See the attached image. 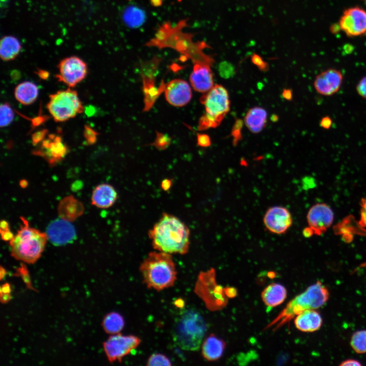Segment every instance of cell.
Masks as SVG:
<instances>
[{
  "mask_svg": "<svg viewBox=\"0 0 366 366\" xmlns=\"http://www.w3.org/2000/svg\"><path fill=\"white\" fill-rule=\"evenodd\" d=\"M188 19L179 21L174 25L167 21L160 26L155 37L146 42L147 47H156L159 49L170 48L191 59L193 64H201L211 66L214 59L203 52L205 48L210 47L204 41L194 42V34L182 32L188 26Z\"/></svg>",
  "mask_w": 366,
  "mask_h": 366,
  "instance_id": "6da1fadb",
  "label": "cell"
},
{
  "mask_svg": "<svg viewBox=\"0 0 366 366\" xmlns=\"http://www.w3.org/2000/svg\"><path fill=\"white\" fill-rule=\"evenodd\" d=\"M153 248L168 254L184 255L190 246V230L176 217L164 212L148 231Z\"/></svg>",
  "mask_w": 366,
  "mask_h": 366,
  "instance_id": "7a4b0ae2",
  "label": "cell"
},
{
  "mask_svg": "<svg viewBox=\"0 0 366 366\" xmlns=\"http://www.w3.org/2000/svg\"><path fill=\"white\" fill-rule=\"evenodd\" d=\"M148 288L160 291L173 286L176 280L175 264L170 254L150 252L139 267Z\"/></svg>",
  "mask_w": 366,
  "mask_h": 366,
  "instance_id": "3957f363",
  "label": "cell"
},
{
  "mask_svg": "<svg viewBox=\"0 0 366 366\" xmlns=\"http://www.w3.org/2000/svg\"><path fill=\"white\" fill-rule=\"evenodd\" d=\"M207 330V325L201 315L194 309L182 311L174 323L172 336L174 343L183 350L195 351L199 349Z\"/></svg>",
  "mask_w": 366,
  "mask_h": 366,
  "instance_id": "277c9868",
  "label": "cell"
},
{
  "mask_svg": "<svg viewBox=\"0 0 366 366\" xmlns=\"http://www.w3.org/2000/svg\"><path fill=\"white\" fill-rule=\"evenodd\" d=\"M22 221L23 225L10 241L11 255L24 262L34 263L41 257L48 238L46 233L30 227L25 220Z\"/></svg>",
  "mask_w": 366,
  "mask_h": 366,
  "instance_id": "5b68a950",
  "label": "cell"
},
{
  "mask_svg": "<svg viewBox=\"0 0 366 366\" xmlns=\"http://www.w3.org/2000/svg\"><path fill=\"white\" fill-rule=\"evenodd\" d=\"M328 298L327 288L318 281L289 302L270 325L277 322L279 323V326L281 325L306 310L321 308L326 303Z\"/></svg>",
  "mask_w": 366,
  "mask_h": 366,
  "instance_id": "8992f818",
  "label": "cell"
},
{
  "mask_svg": "<svg viewBox=\"0 0 366 366\" xmlns=\"http://www.w3.org/2000/svg\"><path fill=\"white\" fill-rule=\"evenodd\" d=\"M200 102L205 109L199 120L198 129L200 131L219 126L230 109L228 92L220 84H216L201 96Z\"/></svg>",
  "mask_w": 366,
  "mask_h": 366,
  "instance_id": "52a82bcc",
  "label": "cell"
},
{
  "mask_svg": "<svg viewBox=\"0 0 366 366\" xmlns=\"http://www.w3.org/2000/svg\"><path fill=\"white\" fill-rule=\"evenodd\" d=\"M47 108L56 122L68 120L84 111L77 92L70 87L50 95Z\"/></svg>",
  "mask_w": 366,
  "mask_h": 366,
  "instance_id": "ba28073f",
  "label": "cell"
},
{
  "mask_svg": "<svg viewBox=\"0 0 366 366\" xmlns=\"http://www.w3.org/2000/svg\"><path fill=\"white\" fill-rule=\"evenodd\" d=\"M195 292L211 310L222 309L227 303L225 289L216 284L213 268L200 273Z\"/></svg>",
  "mask_w": 366,
  "mask_h": 366,
  "instance_id": "9c48e42d",
  "label": "cell"
},
{
  "mask_svg": "<svg viewBox=\"0 0 366 366\" xmlns=\"http://www.w3.org/2000/svg\"><path fill=\"white\" fill-rule=\"evenodd\" d=\"M56 78L70 88L75 87L82 81L87 74L85 62L76 56L66 57L60 61Z\"/></svg>",
  "mask_w": 366,
  "mask_h": 366,
  "instance_id": "30bf717a",
  "label": "cell"
},
{
  "mask_svg": "<svg viewBox=\"0 0 366 366\" xmlns=\"http://www.w3.org/2000/svg\"><path fill=\"white\" fill-rule=\"evenodd\" d=\"M140 339L135 336H124L120 333L111 336L103 343L104 350L110 363L116 360L121 362L123 358L135 349Z\"/></svg>",
  "mask_w": 366,
  "mask_h": 366,
  "instance_id": "8fae6325",
  "label": "cell"
},
{
  "mask_svg": "<svg viewBox=\"0 0 366 366\" xmlns=\"http://www.w3.org/2000/svg\"><path fill=\"white\" fill-rule=\"evenodd\" d=\"M338 26L348 37H358L366 34V11L358 6L345 9Z\"/></svg>",
  "mask_w": 366,
  "mask_h": 366,
  "instance_id": "7c38bea8",
  "label": "cell"
},
{
  "mask_svg": "<svg viewBox=\"0 0 366 366\" xmlns=\"http://www.w3.org/2000/svg\"><path fill=\"white\" fill-rule=\"evenodd\" d=\"M265 228L271 233L283 234L292 224V217L289 210L285 207L274 206L269 208L263 217Z\"/></svg>",
  "mask_w": 366,
  "mask_h": 366,
  "instance_id": "4fadbf2b",
  "label": "cell"
},
{
  "mask_svg": "<svg viewBox=\"0 0 366 366\" xmlns=\"http://www.w3.org/2000/svg\"><path fill=\"white\" fill-rule=\"evenodd\" d=\"M68 148L60 135L48 134L41 142L40 147L34 154L40 155L50 164L60 161L67 155Z\"/></svg>",
  "mask_w": 366,
  "mask_h": 366,
  "instance_id": "5bb4252c",
  "label": "cell"
},
{
  "mask_svg": "<svg viewBox=\"0 0 366 366\" xmlns=\"http://www.w3.org/2000/svg\"><path fill=\"white\" fill-rule=\"evenodd\" d=\"M309 227L314 233L320 235L331 226L333 213L331 208L325 203H317L309 209L307 216Z\"/></svg>",
  "mask_w": 366,
  "mask_h": 366,
  "instance_id": "9a60e30c",
  "label": "cell"
},
{
  "mask_svg": "<svg viewBox=\"0 0 366 366\" xmlns=\"http://www.w3.org/2000/svg\"><path fill=\"white\" fill-rule=\"evenodd\" d=\"M343 80V75L340 70L330 68L322 71L316 77L314 86L319 94L330 96L339 91Z\"/></svg>",
  "mask_w": 366,
  "mask_h": 366,
  "instance_id": "2e32d148",
  "label": "cell"
},
{
  "mask_svg": "<svg viewBox=\"0 0 366 366\" xmlns=\"http://www.w3.org/2000/svg\"><path fill=\"white\" fill-rule=\"evenodd\" d=\"M46 234L52 243L56 246L69 243L76 237V231L73 225L61 219L51 222L47 228Z\"/></svg>",
  "mask_w": 366,
  "mask_h": 366,
  "instance_id": "e0dca14e",
  "label": "cell"
},
{
  "mask_svg": "<svg viewBox=\"0 0 366 366\" xmlns=\"http://www.w3.org/2000/svg\"><path fill=\"white\" fill-rule=\"evenodd\" d=\"M164 93L167 101L176 107L187 105L192 98V90L189 84L181 79L170 81L166 84Z\"/></svg>",
  "mask_w": 366,
  "mask_h": 366,
  "instance_id": "ac0fdd59",
  "label": "cell"
},
{
  "mask_svg": "<svg viewBox=\"0 0 366 366\" xmlns=\"http://www.w3.org/2000/svg\"><path fill=\"white\" fill-rule=\"evenodd\" d=\"M209 65L194 64L190 81L194 90L200 93H206L214 85L212 72Z\"/></svg>",
  "mask_w": 366,
  "mask_h": 366,
  "instance_id": "d6986e66",
  "label": "cell"
},
{
  "mask_svg": "<svg viewBox=\"0 0 366 366\" xmlns=\"http://www.w3.org/2000/svg\"><path fill=\"white\" fill-rule=\"evenodd\" d=\"M117 198V193L113 186L102 184L94 190L92 201L95 206L101 208H107L113 205Z\"/></svg>",
  "mask_w": 366,
  "mask_h": 366,
  "instance_id": "ffe728a7",
  "label": "cell"
},
{
  "mask_svg": "<svg viewBox=\"0 0 366 366\" xmlns=\"http://www.w3.org/2000/svg\"><path fill=\"white\" fill-rule=\"evenodd\" d=\"M294 324L298 330L311 332L320 328L322 318L320 314L314 310H307L296 316Z\"/></svg>",
  "mask_w": 366,
  "mask_h": 366,
  "instance_id": "44dd1931",
  "label": "cell"
},
{
  "mask_svg": "<svg viewBox=\"0 0 366 366\" xmlns=\"http://www.w3.org/2000/svg\"><path fill=\"white\" fill-rule=\"evenodd\" d=\"M225 342L211 334L204 341L202 346V355L208 361H215L223 355L225 348Z\"/></svg>",
  "mask_w": 366,
  "mask_h": 366,
  "instance_id": "7402d4cb",
  "label": "cell"
},
{
  "mask_svg": "<svg viewBox=\"0 0 366 366\" xmlns=\"http://www.w3.org/2000/svg\"><path fill=\"white\" fill-rule=\"evenodd\" d=\"M267 117L266 110L260 107H254L248 111L245 116L244 122L251 132L258 133L264 128Z\"/></svg>",
  "mask_w": 366,
  "mask_h": 366,
  "instance_id": "603a6c76",
  "label": "cell"
},
{
  "mask_svg": "<svg viewBox=\"0 0 366 366\" xmlns=\"http://www.w3.org/2000/svg\"><path fill=\"white\" fill-rule=\"evenodd\" d=\"M287 297V290L285 287L279 283H272L262 291L261 298L268 307L272 308L282 303Z\"/></svg>",
  "mask_w": 366,
  "mask_h": 366,
  "instance_id": "cb8c5ba5",
  "label": "cell"
},
{
  "mask_svg": "<svg viewBox=\"0 0 366 366\" xmlns=\"http://www.w3.org/2000/svg\"><path fill=\"white\" fill-rule=\"evenodd\" d=\"M121 18L124 23L129 28H137L141 26L146 21L145 11L134 5L126 6L121 12Z\"/></svg>",
  "mask_w": 366,
  "mask_h": 366,
  "instance_id": "d4e9b609",
  "label": "cell"
},
{
  "mask_svg": "<svg viewBox=\"0 0 366 366\" xmlns=\"http://www.w3.org/2000/svg\"><path fill=\"white\" fill-rule=\"evenodd\" d=\"M39 95L36 84L30 81H24L18 84L15 88L14 96L21 104L28 105L34 103Z\"/></svg>",
  "mask_w": 366,
  "mask_h": 366,
  "instance_id": "484cf974",
  "label": "cell"
},
{
  "mask_svg": "<svg viewBox=\"0 0 366 366\" xmlns=\"http://www.w3.org/2000/svg\"><path fill=\"white\" fill-rule=\"evenodd\" d=\"M143 89L144 94V111L149 110L154 104L156 99L165 90L166 84L162 82L157 87L155 84V78H142Z\"/></svg>",
  "mask_w": 366,
  "mask_h": 366,
  "instance_id": "4316f807",
  "label": "cell"
},
{
  "mask_svg": "<svg viewBox=\"0 0 366 366\" xmlns=\"http://www.w3.org/2000/svg\"><path fill=\"white\" fill-rule=\"evenodd\" d=\"M21 48V44L16 37L12 36H5L1 40V57L5 61L13 60L19 54Z\"/></svg>",
  "mask_w": 366,
  "mask_h": 366,
  "instance_id": "83f0119b",
  "label": "cell"
},
{
  "mask_svg": "<svg viewBox=\"0 0 366 366\" xmlns=\"http://www.w3.org/2000/svg\"><path fill=\"white\" fill-rule=\"evenodd\" d=\"M124 325L125 321L123 317L116 312L108 314L102 322V326L105 331L111 334L119 333Z\"/></svg>",
  "mask_w": 366,
  "mask_h": 366,
  "instance_id": "f1b7e54d",
  "label": "cell"
},
{
  "mask_svg": "<svg viewBox=\"0 0 366 366\" xmlns=\"http://www.w3.org/2000/svg\"><path fill=\"white\" fill-rule=\"evenodd\" d=\"M350 345L357 353H365L366 330H360L353 333L351 338Z\"/></svg>",
  "mask_w": 366,
  "mask_h": 366,
  "instance_id": "f546056e",
  "label": "cell"
},
{
  "mask_svg": "<svg viewBox=\"0 0 366 366\" xmlns=\"http://www.w3.org/2000/svg\"><path fill=\"white\" fill-rule=\"evenodd\" d=\"M161 61V58L158 56H154L149 60L143 62L140 66L142 77L155 78Z\"/></svg>",
  "mask_w": 366,
  "mask_h": 366,
  "instance_id": "4dcf8cb0",
  "label": "cell"
},
{
  "mask_svg": "<svg viewBox=\"0 0 366 366\" xmlns=\"http://www.w3.org/2000/svg\"><path fill=\"white\" fill-rule=\"evenodd\" d=\"M13 110L8 103H5L1 105L0 108V125L1 127H6L9 125L14 118Z\"/></svg>",
  "mask_w": 366,
  "mask_h": 366,
  "instance_id": "1f68e13d",
  "label": "cell"
},
{
  "mask_svg": "<svg viewBox=\"0 0 366 366\" xmlns=\"http://www.w3.org/2000/svg\"><path fill=\"white\" fill-rule=\"evenodd\" d=\"M147 365H171L170 360L165 355L154 353L151 355L147 361Z\"/></svg>",
  "mask_w": 366,
  "mask_h": 366,
  "instance_id": "d6a6232c",
  "label": "cell"
},
{
  "mask_svg": "<svg viewBox=\"0 0 366 366\" xmlns=\"http://www.w3.org/2000/svg\"><path fill=\"white\" fill-rule=\"evenodd\" d=\"M171 138L168 135L157 132L156 138L151 144L160 150L166 149L170 144Z\"/></svg>",
  "mask_w": 366,
  "mask_h": 366,
  "instance_id": "836d02e7",
  "label": "cell"
},
{
  "mask_svg": "<svg viewBox=\"0 0 366 366\" xmlns=\"http://www.w3.org/2000/svg\"><path fill=\"white\" fill-rule=\"evenodd\" d=\"M220 76L225 79L232 77L235 74V69L233 65L227 62H223L219 66Z\"/></svg>",
  "mask_w": 366,
  "mask_h": 366,
  "instance_id": "e575fe53",
  "label": "cell"
},
{
  "mask_svg": "<svg viewBox=\"0 0 366 366\" xmlns=\"http://www.w3.org/2000/svg\"><path fill=\"white\" fill-rule=\"evenodd\" d=\"M243 122L241 119H237L232 129V136L233 137V143L234 145H236L238 142L241 139V130L243 126Z\"/></svg>",
  "mask_w": 366,
  "mask_h": 366,
  "instance_id": "d590c367",
  "label": "cell"
},
{
  "mask_svg": "<svg viewBox=\"0 0 366 366\" xmlns=\"http://www.w3.org/2000/svg\"><path fill=\"white\" fill-rule=\"evenodd\" d=\"M83 135L86 143L88 145H92L96 142L98 133L88 125H85L84 126Z\"/></svg>",
  "mask_w": 366,
  "mask_h": 366,
  "instance_id": "8d00e7d4",
  "label": "cell"
},
{
  "mask_svg": "<svg viewBox=\"0 0 366 366\" xmlns=\"http://www.w3.org/2000/svg\"><path fill=\"white\" fill-rule=\"evenodd\" d=\"M48 132L47 130L43 129L34 133L32 136L33 144L36 145L41 143L47 136Z\"/></svg>",
  "mask_w": 366,
  "mask_h": 366,
  "instance_id": "74e56055",
  "label": "cell"
},
{
  "mask_svg": "<svg viewBox=\"0 0 366 366\" xmlns=\"http://www.w3.org/2000/svg\"><path fill=\"white\" fill-rule=\"evenodd\" d=\"M357 94L361 98L366 99V76L361 78L356 86Z\"/></svg>",
  "mask_w": 366,
  "mask_h": 366,
  "instance_id": "f35d334b",
  "label": "cell"
},
{
  "mask_svg": "<svg viewBox=\"0 0 366 366\" xmlns=\"http://www.w3.org/2000/svg\"><path fill=\"white\" fill-rule=\"evenodd\" d=\"M252 61L260 70L266 71L268 70V64L259 55L254 54L252 56Z\"/></svg>",
  "mask_w": 366,
  "mask_h": 366,
  "instance_id": "ab89813d",
  "label": "cell"
},
{
  "mask_svg": "<svg viewBox=\"0 0 366 366\" xmlns=\"http://www.w3.org/2000/svg\"><path fill=\"white\" fill-rule=\"evenodd\" d=\"M197 144L199 146L204 147L210 146L211 141L209 137L205 134H198Z\"/></svg>",
  "mask_w": 366,
  "mask_h": 366,
  "instance_id": "60d3db41",
  "label": "cell"
},
{
  "mask_svg": "<svg viewBox=\"0 0 366 366\" xmlns=\"http://www.w3.org/2000/svg\"><path fill=\"white\" fill-rule=\"evenodd\" d=\"M359 223L362 227H366V198L361 201Z\"/></svg>",
  "mask_w": 366,
  "mask_h": 366,
  "instance_id": "b9f144b4",
  "label": "cell"
},
{
  "mask_svg": "<svg viewBox=\"0 0 366 366\" xmlns=\"http://www.w3.org/2000/svg\"><path fill=\"white\" fill-rule=\"evenodd\" d=\"M332 125V120L329 116H326L322 118L320 122V126L325 129H328L330 128Z\"/></svg>",
  "mask_w": 366,
  "mask_h": 366,
  "instance_id": "7bdbcfd3",
  "label": "cell"
},
{
  "mask_svg": "<svg viewBox=\"0 0 366 366\" xmlns=\"http://www.w3.org/2000/svg\"><path fill=\"white\" fill-rule=\"evenodd\" d=\"M340 365H342V366H351V365H353V366L357 365V366L358 365V366H359V365H361V363L359 361H358L356 360L352 359H347L345 361H342L341 363V364H340Z\"/></svg>",
  "mask_w": 366,
  "mask_h": 366,
  "instance_id": "ee69618b",
  "label": "cell"
},
{
  "mask_svg": "<svg viewBox=\"0 0 366 366\" xmlns=\"http://www.w3.org/2000/svg\"><path fill=\"white\" fill-rule=\"evenodd\" d=\"M1 234H2L3 239H4L5 240H10V241L14 237L13 234L9 230V229L1 231Z\"/></svg>",
  "mask_w": 366,
  "mask_h": 366,
  "instance_id": "f6af8a7d",
  "label": "cell"
},
{
  "mask_svg": "<svg viewBox=\"0 0 366 366\" xmlns=\"http://www.w3.org/2000/svg\"><path fill=\"white\" fill-rule=\"evenodd\" d=\"M225 292L228 297H233L236 296L237 292L235 288L232 287H228L225 289Z\"/></svg>",
  "mask_w": 366,
  "mask_h": 366,
  "instance_id": "bcb514c9",
  "label": "cell"
},
{
  "mask_svg": "<svg viewBox=\"0 0 366 366\" xmlns=\"http://www.w3.org/2000/svg\"><path fill=\"white\" fill-rule=\"evenodd\" d=\"M171 184L172 182L170 179H165L161 183V187L164 190L167 191L170 188Z\"/></svg>",
  "mask_w": 366,
  "mask_h": 366,
  "instance_id": "7dc6e473",
  "label": "cell"
},
{
  "mask_svg": "<svg viewBox=\"0 0 366 366\" xmlns=\"http://www.w3.org/2000/svg\"><path fill=\"white\" fill-rule=\"evenodd\" d=\"M283 97L287 100H291L292 98V93L289 89H284L282 92Z\"/></svg>",
  "mask_w": 366,
  "mask_h": 366,
  "instance_id": "c3c4849f",
  "label": "cell"
},
{
  "mask_svg": "<svg viewBox=\"0 0 366 366\" xmlns=\"http://www.w3.org/2000/svg\"><path fill=\"white\" fill-rule=\"evenodd\" d=\"M302 234L304 237H309L314 233L313 230L310 227H308L303 230Z\"/></svg>",
  "mask_w": 366,
  "mask_h": 366,
  "instance_id": "681fc988",
  "label": "cell"
},
{
  "mask_svg": "<svg viewBox=\"0 0 366 366\" xmlns=\"http://www.w3.org/2000/svg\"><path fill=\"white\" fill-rule=\"evenodd\" d=\"M39 76L43 79H46L49 76V73L46 71L40 70L37 72Z\"/></svg>",
  "mask_w": 366,
  "mask_h": 366,
  "instance_id": "f907efd6",
  "label": "cell"
},
{
  "mask_svg": "<svg viewBox=\"0 0 366 366\" xmlns=\"http://www.w3.org/2000/svg\"><path fill=\"white\" fill-rule=\"evenodd\" d=\"M163 0H149L150 4L155 7L161 6L163 4Z\"/></svg>",
  "mask_w": 366,
  "mask_h": 366,
  "instance_id": "816d5d0a",
  "label": "cell"
},
{
  "mask_svg": "<svg viewBox=\"0 0 366 366\" xmlns=\"http://www.w3.org/2000/svg\"><path fill=\"white\" fill-rule=\"evenodd\" d=\"M9 229L8 223L6 221H2L1 223V230H6Z\"/></svg>",
  "mask_w": 366,
  "mask_h": 366,
  "instance_id": "f5cc1de1",
  "label": "cell"
},
{
  "mask_svg": "<svg viewBox=\"0 0 366 366\" xmlns=\"http://www.w3.org/2000/svg\"><path fill=\"white\" fill-rule=\"evenodd\" d=\"M176 302V306H177L178 307H182L183 305V301L182 300H179V299L178 300L175 301Z\"/></svg>",
  "mask_w": 366,
  "mask_h": 366,
  "instance_id": "db71d44e",
  "label": "cell"
},
{
  "mask_svg": "<svg viewBox=\"0 0 366 366\" xmlns=\"http://www.w3.org/2000/svg\"><path fill=\"white\" fill-rule=\"evenodd\" d=\"M271 118L273 121H277L278 118V116L276 115H273Z\"/></svg>",
  "mask_w": 366,
  "mask_h": 366,
  "instance_id": "11a10c76",
  "label": "cell"
},
{
  "mask_svg": "<svg viewBox=\"0 0 366 366\" xmlns=\"http://www.w3.org/2000/svg\"><path fill=\"white\" fill-rule=\"evenodd\" d=\"M363 1H365V3H366V0H363Z\"/></svg>",
  "mask_w": 366,
  "mask_h": 366,
  "instance_id": "9f6ffc18",
  "label": "cell"
},
{
  "mask_svg": "<svg viewBox=\"0 0 366 366\" xmlns=\"http://www.w3.org/2000/svg\"><path fill=\"white\" fill-rule=\"evenodd\" d=\"M129 1H131V0H129Z\"/></svg>",
  "mask_w": 366,
  "mask_h": 366,
  "instance_id": "6f0895ef",
  "label": "cell"
}]
</instances>
